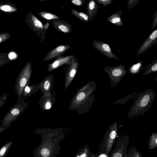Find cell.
<instances>
[{
	"label": "cell",
	"instance_id": "cell-32",
	"mask_svg": "<svg viewBox=\"0 0 157 157\" xmlns=\"http://www.w3.org/2000/svg\"><path fill=\"white\" fill-rule=\"evenodd\" d=\"M1 9L4 11H8L10 10V7L8 5H4L2 7Z\"/></svg>",
	"mask_w": 157,
	"mask_h": 157
},
{
	"label": "cell",
	"instance_id": "cell-10",
	"mask_svg": "<svg viewBox=\"0 0 157 157\" xmlns=\"http://www.w3.org/2000/svg\"><path fill=\"white\" fill-rule=\"evenodd\" d=\"M78 64V62L75 60L74 57L69 64V67L66 74L64 83L65 90H66L67 88L75 77L77 70Z\"/></svg>",
	"mask_w": 157,
	"mask_h": 157
},
{
	"label": "cell",
	"instance_id": "cell-15",
	"mask_svg": "<svg viewBox=\"0 0 157 157\" xmlns=\"http://www.w3.org/2000/svg\"><path fill=\"white\" fill-rule=\"evenodd\" d=\"M99 6L96 3L95 0H91L88 3L87 7V15L90 20H92L97 14Z\"/></svg>",
	"mask_w": 157,
	"mask_h": 157
},
{
	"label": "cell",
	"instance_id": "cell-36",
	"mask_svg": "<svg viewBox=\"0 0 157 157\" xmlns=\"http://www.w3.org/2000/svg\"><path fill=\"white\" fill-rule=\"evenodd\" d=\"M80 157H86V154H84L81 155Z\"/></svg>",
	"mask_w": 157,
	"mask_h": 157
},
{
	"label": "cell",
	"instance_id": "cell-26",
	"mask_svg": "<svg viewBox=\"0 0 157 157\" xmlns=\"http://www.w3.org/2000/svg\"><path fill=\"white\" fill-rule=\"evenodd\" d=\"M113 1V0H95V1L105 7L111 4Z\"/></svg>",
	"mask_w": 157,
	"mask_h": 157
},
{
	"label": "cell",
	"instance_id": "cell-13",
	"mask_svg": "<svg viewBox=\"0 0 157 157\" xmlns=\"http://www.w3.org/2000/svg\"><path fill=\"white\" fill-rule=\"evenodd\" d=\"M74 57V56L72 55L65 57H58L48 65V71L49 72L52 71L65 64H70Z\"/></svg>",
	"mask_w": 157,
	"mask_h": 157
},
{
	"label": "cell",
	"instance_id": "cell-31",
	"mask_svg": "<svg viewBox=\"0 0 157 157\" xmlns=\"http://www.w3.org/2000/svg\"><path fill=\"white\" fill-rule=\"evenodd\" d=\"M71 2L73 4L77 6H81L83 2L81 0H72Z\"/></svg>",
	"mask_w": 157,
	"mask_h": 157
},
{
	"label": "cell",
	"instance_id": "cell-12",
	"mask_svg": "<svg viewBox=\"0 0 157 157\" xmlns=\"http://www.w3.org/2000/svg\"><path fill=\"white\" fill-rule=\"evenodd\" d=\"M70 48L71 46L69 45H62L58 46L49 52L43 61H46L58 57L63 54Z\"/></svg>",
	"mask_w": 157,
	"mask_h": 157
},
{
	"label": "cell",
	"instance_id": "cell-11",
	"mask_svg": "<svg viewBox=\"0 0 157 157\" xmlns=\"http://www.w3.org/2000/svg\"><path fill=\"white\" fill-rule=\"evenodd\" d=\"M53 77L51 75L45 77L43 80L39 83L40 90L43 93V97L50 95L53 87Z\"/></svg>",
	"mask_w": 157,
	"mask_h": 157
},
{
	"label": "cell",
	"instance_id": "cell-8",
	"mask_svg": "<svg viewBox=\"0 0 157 157\" xmlns=\"http://www.w3.org/2000/svg\"><path fill=\"white\" fill-rule=\"evenodd\" d=\"M128 140L127 136L119 138L110 157H125Z\"/></svg>",
	"mask_w": 157,
	"mask_h": 157
},
{
	"label": "cell",
	"instance_id": "cell-4",
	"mask_svg": "<svg viewBox=\"0 0 157 157\" xmlns=\"http://www.w3.org/2000/svg\"><path fill=\"white\" fill-rule=\"evenodd\" d=\"M30 63H28L17 78L14 86V92L17 96L18 101L23 98V93L25 86L29 85L32 73Z\"/></svg>",
	"mask_w": 157,
	"mask_h": 157
},
{
	"label": "cell",
	"instance_id": "cell-6",
	"mask_svg": "<svg viewBox=\"0 0 157 157\" xmlns=\"http://www.w3.org/2000/svg\"><path fill=\"white\" fill-rule=\"evenodd\" d=\"M117 123L116 122L110 126L107 131L105 138V152L108 154L111 151L115 140L117 131Z\"/></svg>",
	"mask_w": 157,
	"mask_h": 157
},
{
	"label": "cell",
	"instance_id": "cell-7",
	"mask_svg": "<svg viewBox=\"0 0 157 157\" xmlns=\"http://www.w3.org/2000/svg\"><path fill=\"white\" fill-rule=\"evenodd\" d=\"M94 49L102 53L103 55L110 59H114L120 60L118 57L112 52L111 48L107 44L102 41L94 40L92 42Z\"/></svg>",
	"mask_w": 157,
	"mask_h": 157
},
{
	"label": "cell",
	"instance_id": "cell-30",
	"mask_svg": "<svg viewBox=\"0 0 157 157\" xmlns=\"http://www.w3.org/2000/svg\"><path fill=\"white\" fill-rule=\"evenodd\" d=\"M41 154L43 157H47L49 154V152L48 150L44 148L42 149L41 151Z\"/></svg>",
	"mask_w": 157,
	"mask_h": 157
},
{
	"label": "cell",
	"instance_id": "cell-25",
	"mask_svg": "<svg viewBox=\"0 0 157 157\" xmlns=\"http://www.w3.org/2000/svg\"><path fill=\"white\" fill-rule=\"evenodd\" d=\"M157 133H153L149 140V147L150 149H152L157 146Z\"/></svg>",
	"mask_w": 157,
	"mask_h": 157
},
{
	"label": "cell",
	"instance_id": "cell-35",
	"mask_svg": "<svg viewBox=\"0 0 157 157\" xmlns=\"http://www.w3.org/2000/svg\"><path fill=\"white\" fill-rule=\"evenodd\" d=\"M49 24L48 22H47L44 26V29L47 30L49 28Z\"/></svg>",
	"mask_w": 157,
	"mask_h": 157
},
{
	"label": "cell",
	"instance_id": "cell-34",
	"mask_svg": "<svg viewBox=\"0 0 157 157\" xmlns=\"http://www.w3.org/2000/svg\"><path fill=\"white\" fill-rule=\"evenodd\" d=\"M140 154L137 152H134L130 156V157H140Z\"/></svg>",
	"mask_w": 157,
	"mask_h": 157
},
{
	"label": "cell",
	"instance_id": "cell-37",
	"mask_svg": "<svg viewBox=\"0 0 157 157\" xmlns=\"http://www.w3.org/2000/svg\"><path fill=\"white\" fill-rule=\"evenodd\" d=\"M4 130L3 128L0 127V134Z\"/></svg>",
	"mask_w": 157,
	"mask_h": 157
},
{
	"label": "cell",
	"instance_id": "cell-18",
	"mask_svg": "<svg viewBox=\"0 0 157 157\" xmlns=\"http://www.w3.org/2000/svg\"><path fill=\"white\" fill-rule=\"evenodd\" d=\"M40 90L39 84H33L31 86H26L24 90L23 98L29 97Z\"/></svg>",
	"mask_w": 157,
	"mask_h": 157
},
{
	"label": "cell",
	"instance_id": "cell-5",
	"mask_svg": "<svg viewBox=\"0 0 157 157\" xmlns=\"http://www.w3.org/2000/svg\"><path fill=\"white\" fill-rule=\"evenodd\" d=\"M125 65L121 64L114 67L105 66L104 70L108 75L110 81V86L115 87L125 76L127 71L125 69Z\"/></svg>",
	"mask_w": 157,
	"mask_h": 157
},
{
	"label": "cell",
	"instance_id": "cell-21",
	"mask_svg": "<svg viewBox=\"0 0 157 157\" xmlns=\"http://www.w3.org/2000/svg\"><path fill=\"white\" fill-rule=\"evenodd\" d=\"M72 13L79 20L84 22H88L89 17L88 16L84 13L79 12L73 9L71 10Z\"/></svg>",
	"mask_w": 157,
	"mask_h": 157
},
{
	"label": "cell",
	"instance_id": "cell-33",
	"mask_svg": "<svg viewBox=\"0 0 157 157\" xmlns=\"http://www.w3.org/2000/svg\"><path fill=\"white\" fill-rule=\"evenodd\" d=\"M16 56V54L13 52H11L9 55V57L11 59L15 58Z\"/></svg>",
	"mask_w": 157,
	"mask_h": 157
},
{
	"label": "cell",
	"instance_id": "cell-14",
	"mask_svg": "<svg viewBox=\"0 0 157 157\" xmlns=\"http://www.w3.org/2000/svg\"><path fill=\"white\" fill-rule=\"evenodd\" d=\"M56 100L55 94L54 92L46 97L42 96L39 102L40 108L44 110L50 109L55 102Z\"/></svg>",
	"mask_w": 157,
	"mask_h": 157
},
{
	"label": "cell",
	"instance_id": "cell-27",
	"mask_svg": "<svg viewBox=\"0 0 157 157\" xmlns=\"http://www.w3.org/2000/svg\"><path fill=\"white\" fill-rule=\"evenodd\" d=\"M7 95L5 93L0 96V109L5 104L6 101L7 99Z\"/></svg>",
	"mask_w": 157,
	"mask_h": 157
},
{
	"label": "cell",
	"instance_id": "cell-16",
	"mask_svg": "<svg viewBox=\"0 0 157 157\" xmlns=\"http://www.w3.org/2000/svg\"><path fill=\"white\" fill-rule=\"evenodd\" d=\"M54 27L57 30L64 33L71 31V27L69 24L62 21L54 20L52 21Z\"/></svg>",
	"mask_w": 157,
	"mask_h": 157
},
{
	"label": "cell",
	"instance_id": "cell-29",
	"mask_svg": "<svg viewBox=\"0 0 157 157\" xmlns=\"http://www.w3.org/2000/svg\"><path fill=\"white\" fill-rule=\"evenodd\" d=\"M139 0H129L128 1L127 4V6L128 8L132 7L134 5H136L138 4Z\"/></svg>",
	"mask_w": 157,
	"mask_h": 157
},
{
	"label": "cell",
	"instance_id": "cell-1",
	"mask_svg": "<svg viewBox=\"0 0 157 157\" xmlns=\"http://www.w3.org/2000/svg\"><path fill=\"white\" fill-rule=\"evenodd\" d=\"M96 88V83L92 81L80 88L70 102L69 109L75 110L79 114L89 112L95 100L94 93Z\"/></svg>",
	"mask_w": 157,
	"mask_h": 157
},
{
	"label": "cell",
	"instance_id": "cell-20",
	"mask_svg": "<svg viewBox=\"0 0 157 157\" xmlns=\"http://www.w3.org/2000/svg\"><path fill=\"white\" fill-rule=\"evenodd\" d=\"M145 71L143 75H147L150 73L156 72L157 71V60L152 62L144 68Z\"/></svg>",
	"mask_w": 157,
	"mask_h": 157
},
{
	"label": "cell",
	"instance_id": "cell-22",
	"mask_svg": "<svg viewBox=\"0 0 157 157\" xmlns=\"http://www.w3.org/2000/svg\"><path fill=\"white\" fill-rule=\"evenodd\" d=\"M13 143L12 141H10L1 147L0 149V157H6Z\"/></svg>",
	"mask_w": 157,
	"mask_h": 157
},
{
	"label": "cell",
	"instance_id": "cell-17",
	"mask_svg": "<svg viewBox=\"0 0 157 157\" xmlns=\"http://www.w3.org/2000/svg\"><path fill=\"white\" fill-rule=\"evenodd\" d=\"M123 14L121 10L118 12H114L107 19V21L111 23L118 26L123 25V21L121 19V16Z\"/></svg>",
	"mask_w": 157,
	"mask_h": 157
},
{
	"label": "cell",
	"instance_id": "cell-19",
	"mask_svg": "<svg viewBox=\"0 0 157 157\" xmlns=\"http://www.w3.org/2000/svg\"><path fill=\"white\" fill-rule=\"evenodd\" d=\"M143 61L141 60L131 65L128 69V73L131 75H136L144 69L142 67Z\"/></svg>",
	"mask_w": 157,
	"mask_h": 157
},
{
	"label": "cell",
	"instance_id": "cell-2",
	"mask_svg": "<svg viewBox=\"0 0 157 157\" xmlns=\"http://www.w3.org/2000/svg\"><path fill=\"white\" fill-rule=\"evenodd\" d=\"M156 94L152 89H149L139 92L135 97L133 105L128 114V118L132 119L139 115H144L152 107Z\"/></svg>",
	"mask_w": 157,
	"mask_h": 157
},
{
	"label": "cell",
	"instance_id": "cell-9",
	"mask_svg": "<svg viewBox=\"0 0 157 157\" xmlns=\"http://www.w3.org/2000/svg\"><path fill=\"white\" fill-rule=\"evenodd\" d=\"M157 44V28L154 30L143 42L139 48L137 55L139 56L150 48L154 44Z\"/></svg>",
	"mask_w": 157,
	"mask_h": 157
},
{
	"label": "cell",
	"instance_id": "cell-38",
	"mask_svg": "<svg viewBox=\"0 0 157 157\" xmlns=\"http://www.w3.org/2000/svg\"><path fill=\"white\" fill-rule=\"evenodd\" d=\"M1 40V38H0V42Z\"/></svg>",
	"mask_w": 157,
	"mask_h": 157
},
{
	"label": "cell",
	"instance_id": "cell-28",
	"mask_svg": "<svg viewBox=\"0 0 157 157\" xmlns=\"http://www.w3.org/2000/svg\"><path fill=\"white\" fill-rule=\"evenodd\" d=\"M152 17H153V19L151 26V29H153L157 25V10L154 14Z\"/></svg>",
	"mask_w": 157,
	"mask_h": 157
},
{
	"label": "cell",
	"instance_id": "cell-3",
	"mask_svg": "<svg viewBox=\"0 0 157 157\" xmlns=\"http://www.w3.org/2000/svg\"><path fill=\"white\" fill-rule=\"evenodd\" d=\"M26 98H23L13 105L2 120L0 128L6 129L24 112L28 104V102L25 101Z\"/></svg>",
	"mask_w": 157,
	"mask_h": 157
},
{
	"label": "cell",
	"instance_id": "cell-23",
	"mask_svg": "<svg viewBox=\"0 0 157 157\" xmlns=\"http://www.w3.org/2000/svg\"><path fill=\"white\" fill-rule=\"evenodd\" d=\"M41 17L49 20H56L59 17L55 14L47 12H39L38 13Z\"/></svg>",
	"mask_w": 157,
	"mask_h": 157
},
{
	"label": "cell",
	"instance_id": "cell-24",
	"mask_svg": "<svg viewBox=\"0 0 157 157\" xmlns=\"http://www.w3.org/2000/svg\"><path fill=\"white\" fill-rule=\"evenodd\" d=\"M32 20L34 26L37 29L41 31L44 29V26L42 22L35 16L31 15Z\"/></svg>",
	"mask_w": 157,
	"mask_h": 157
}]
</instances>
